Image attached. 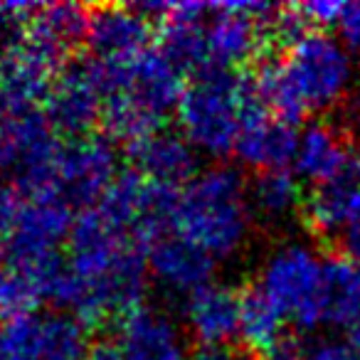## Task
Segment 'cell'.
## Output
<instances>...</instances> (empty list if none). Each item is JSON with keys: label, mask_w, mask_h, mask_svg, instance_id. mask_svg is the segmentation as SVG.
I'll return each mask as SVG.
<instances>
[{"label": "cell", "mask_w": 360, "mask_h": 360, "mask_svg": "<svg viewBox=\"0 0 360 360\" xmlns=\"http://www.w3.org/2000/svg\"><path fill=\"white\" fill-rule=\"evenodd\" d=\"M146 245L106 220L96 207L84 210L67 242L65 279L55 304L84 323L124 319L136 311L148 286Z\"/></svg>", "instance_id": "1"}, {"label": "cell", "mask_w": 360, "mask_h": 360, "mask_svg": "<svg viewBox=\"0 0 360 360\" xmlns=\"http://www.w3.org/2000/svg\"><path fill=\"white\" fill-rule=\"evenodd\" d=\"M355 82V57L328 30L294 37L276 60L257 72V84L271 114L296 124L335 109Z\"/></svg>", "instance_id": "2"}, {"label": "cell", "mask_w": 360, "mask_h": 360, "mask_svg": "<svg viewBox=\"0 0 360 360\" xmlns=\"http://www.w3.org/2000/svg\"><path fill=\"white\" fill-rule=\"evenodd\" d=\"M255 220L250 186L242 173L230 165H215L198 170L175 191L170 232L222 262L245 250Z\"/></svg>", "instance_id": "3"}, {"label": "cell", "mask_w": 360, "mask_h": 360, "mask_svg": "<svg viewBox=\"0 0 360 360\" xmlns=\"http://www.w3.org/2000/svg\"><path fill=\"white\" fill-rule=\"evenodd\" d=\"M101 65V62H99ZM104 70V111L101 129L109 141H136L163 131V124L175 114L186 91L183 72L160 50H146L139 57Z\"/></svg>", "instance_id": "4"}, {"label": "cell", "mask_w": 360, "mask_h": 360, "mask_svg": "<svg viewBox=\"0 0 360 360\" xmlns=\"http://www.w3.org/2000/svg\"><path fill=\"white\" fill-rule=\"evenodd\" d=\"M262 111H271L257 84V77L237 72L210 70L195 75L180 96L175 119L180 134L198 153L225 158L235 146L245 124Z\"/></svg>", "instance_id": "5"}, {"label": "cell", "mask_w": 360, "mask_h": 360, "mask_svg": "<svg viewBox=\"0 0 360 360\" xmlns=\"http://www.w3.org/2000/svg\"><path fill=\"white\" fill-rule=\"evenodd\" d=\"M323 274L326 257L306 242L289 240L264 257L257 274V291L284 316L286 323L314 330L323 326Z\"/></svg>", "instance_id": "6"}, {"label": "cell", "mask_w": 360, "mask_h": 360, "mask_svg": "<svg viewBox=\"0 0 360 360\" xmlns=\"http://www.w3.org/2000/svg\"><path fill=\"white\" fill-rule=\"evenodd\" d=\"M116 178L119 160L114 143L96 136H77L62 141L57 150L47 198L60 200L70 210H91Z\"/></svg>", "instance_id": "7"}, {"label": "cell", "mask_w": 360, "mask_h": 360, "mask_svg": "<svg viewBox=\"0 0 360 360\" xmlns=\"http://www.w3.org/2000/svg\"><path fill=\"white\" fill-rule=\"evenodd\" d=\"M86 323L67 311H32L0 323V360H84Z\"/></svg>", "instance_id": "8"}, {"label": "cell", "mask_w": 360, "mask_h": 360, "mask_svg": "<svg viewBox=\"0 0 360 360\" xmlns=\"http://www.w3.org/2000/svg\"><path fill=\"white\" fill-rule=\"evenodd\" d=\"M42 114L57 134L70 139L86 136V131L101 124L104 111V70L99 62L72 60L57 75L42 101Z\"/></svg>", "instance_id": "9"}, {"label": "cell", "mask_w": 360, "mask_h": 360, "mask_svg": "<svg viewBox=\"0 0 360 360\" xmlns=\"http://www.w3.org/2000/svg\"><path fill=\"white\" fill-rule=\"evenodd\" d=\"M136 6H96L89 11L86 45L101 65H116L150 50L153 25Z\"/></svg>", "instance_id": "10"}, {"label": "cell", "mask_w": 360, "mask_h": 360, "mask_svg": "<svg viewBox=\"0 0 360 360\" xmlns=\"http://www.w3.org/2000/svg\"><path fill=\"white\" fill-rule=\"evenodd\" d=\"M146 264L148 276L160 289L188 299L198 289L212 284L217 262L193 242L183 240L175 232H165L148 245Z\"/></svg>", "instance_id": "11"}, {"label": "cell", "mask_w": 360, "mask_h": 360, "mask_svg": "<svg viewBox=\"0 0 360 360\" xmlns=\"http://www.w3.org/2000/svg\"><path fill=\"white\" fill-rule=\"evenodd\" d=\"M116 343L129 360H188L186 335L165 311L139 306L119 321Z\"/></svg>", "instance_id": "12"}, {"label": "cell", "mask_w": 360, "mask_h": 360, "mask_svg": "<svg viewBox=\"0 0 360 360\" xmlns=\"http://www.w3.org/2000/svg\"><path fill=\"white\" fill-rule=\"evenodd\" d=\"M291 165L294 173L301 180L314 183V188L348 178V170H353L348 139L328 121H311L299 131Z\"/></svg>", "instance_id": "13"}, {"label": "cell", "mask_w": 360, "mask_h": 360, "mask_svg": "<svg viewBox=\"0 0 360 360\" xmlns=\"http://www.w3.org/2000/svg\"><path fill=\"white\" fill-rule=\"evenodd\" d=\"M242 296L227 284H212L198 289L183 304V321L200 345H230L240 335Z\"/></svg>", "instance_id": "14"}, {"label": "cell", "mask_w": 360, "mask_h": 360, "mask_svg": "<svg viewBox=\"0 0 360 360\" xmlns=\"http://www.w3.org/2000/svg\"><path fill=\"white\" fill-rule=\"evenodd\" d=\"M131 170L150 183L180 188L198 173V150L175 131H155L129 146Z\"/></svg>", "instance_id": "15"}, {"label": "cell", "mask_w": 360, "mask_h": 360, "mask_svg": "<svg viewBox=\"0 0 360 360\" xmlns=\"http://www.w3.org/2000/svg\"><path fill=\"white\" fill-rule=\"evenodd\" d=\"M296 141H299V131L294 129V124L279 119L271 111H262L259 116L245 124L235 146V155L240 158V163L259 173L284 170L286 165L294 163Z\"/></svg>", "instance_id": "16"}, {"label": "cell", "mask_w": 360, "mask_h": 360, "mask_svg": "<svg viewBox=\"0 0 360 360\" xmlns=\"http://www.w3.org/2000/svg\"><path fill=\"white\" fill-rule=\"evenodd\" d=\"M323 326L355 330L360 326V262L348 255L326 257L323 299H321Z\"/></svg>", "instance_id": "17"}, {"label": "cell", "mask_w": 360, "mask_h": 360, "mask_svg": "<svg viewBox=\"0 0 360 360\" xmlns=\"http://www.w3.org/2000/svg\"><path fill=\"white\" fill-rule=\"evenodd\" d=\"M355 193H358V180L353 178H340L328 186L314 188L301 210L306 227L316 237L338 240L350 215V207H353Z\"/></svg>", "instance_id": "18"}, {"label": "cell", "mask_w": 360, "mask_h": 360, "mask_svg": "<svg viewBox=\"0 0 360 360\" xmlns=\"http://www.w3.org/2000/svg\"><path fill=\"white\" fill-rule=\"evenodd\" d=\"M304 193L301 183L291 170H264L257 173V178L250 186V202L255 217L269 222V225H281L291 215L304 210Z\"/></svg>", "instance_id": "19"}, {"label": "cell", "mask_w": 360, "mask_h": 360, "mask_svg": "<svg viewBox=\"0 0 360 360\" xmlns=\"http://www.w3.org/2000/svg\"><path fill=\"white\" fill-rule=\"evenodd\" d=\"M286 321L259 291H250L242 296V316H240V335L247 350L271 360L289 338L284 335Z\"/></svg>", "instance_id": "20"}, {"label": "cell", "mask_w": 360, "mask_h": 360, "mask_svg": "<svg viewBox=\"0 0 360 360\" xmlns=\"http://www.w3.org/2000/svg\"><path fill=\"white\" fill-rule=\"evenodd\" d=\"M42 304L37 289L11 264L0 259V319H15L22 314H32Z\"/></svg>", "instance_id": "21"}, {"label": "cell", "mask_w": 360, "mask_h": 360, "mask_svg": "<svg viewBox=\"0 0 360 360\" xmlns=\"http://www.w3.org/2000/svg\"><path fill=\"white\" fill-rule=\"evenodd\" d=\"M299 360H360V350L350 338L343 340L326 335L299 348Z\"/></svg>", "instance_id": "22"}, {"label": "cell", "mask_w": 360, "mask_h": 360, "mask_svg": "<svg viewBox=\"0 0 360 360\" xmlns=\"http://www.w3.org/2000/svg\"><path fill=\"white\" fill-rule=\"evenodd\" d=\"M301 20L309 30H328L330 25H338L340 15L345 11V3L335 0H311V3H296Z\"/></svg>", "instance_id": "23"}, {"label": "cell", "mask_w": 360, "mask_h": 360, "mask_svg": "<svg viewBox=\"0 0 360 360\" xmlns=\"http://www.w3.org/2000/svg\"><path fill=\"white\" fill-rule=\"evenodd\" d=\"M338 40L345 50L360 60V3H348L338 20Z\"/></svg>", "instance_id": "24"}, {"label": "cell", "mask_w": 360, "mask_h": 360, "mask_svg": "<svg viewBox=\"0 0 360 360\" xmlns=\"http://www.w3.org/2000/svg\"><path fill=\"white\" fill-rule=\"evenodd\" d=\"M340 247H343V255H348L350 259L360 262V183L358 193H355L353 207H350V215L345 220V227L338 237Z\"/></svg>", "instance_id": "25"}, {"label": "cell", "mask_w": 360, "mask_h": 360, "mask_svg": "<svg viewBox=\"0 0 360 360\" xmlns=\"http://www.w3.org/2000/svg\"><path fill=\"white\" fill-rule=\"evenodd\" d=\"M191 360H242L232 345H198Z\"/></svg>", "instance_id": "26"}, {"label": "cell", "mask_w": 360, "mask_h": 360, "mask_svg": "<svg viewBox=\"0 0 360 360\" xmlns=\"http://www.w3.org/2000/svg\"><path fill=\"white\" fill-rule=\"evenodd\" d=\"M84 360H129L124 355V350L119 348V343L116 340H111V343H96L89 348V353L84 355Z\"/></svg>", "instance_id": "27"}, {"label": "cell", "mask_w": 360, "mask_h": 360, "mask_svg": "<svg viewBox=\"0 0 360 360\" xmlns=\"http://www.w3.org/2000/svg\"><path fill=\"white\" fill-rule=\"evenodd\" d=\"M353 175H355V180L360 183V150L353 155Z\"/></svg>", "instance_id": "28"}, {"label": "cell", "mask_w": 360, "mask_h": 360, "mask_svg": "<svg viewBox=\"0 0 360 360\" xmlns=\"http://www.w3.org/2000/svg\"><path fill=\"white\" fill-rule=\"evenodd\" d=\"M350 340H353V343L358 345V350H360V326L355 330H350Z\"/></svg>", "instance_id": "29"}, {"label": "cell", "mask_w": 360, "mask_h": 360, "mask_svg": "<svg viewBox=\"0 0 360 360\" xmlns=\"http://www.w3.org/2000/svg\"><path fill=\"white\" fill-rule=\"evenodd\" d=\"M358 114H360V104H358Z\"/></svg>", "instance_id": "30"}]
</instances>
